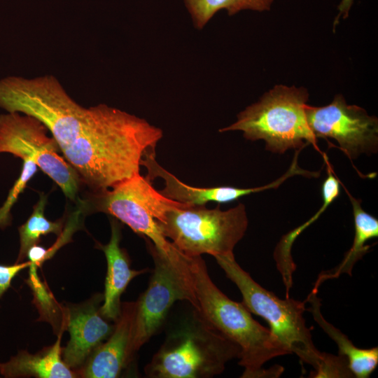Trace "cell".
<instances>
[{
  "mask_svg": "<svg viewBox=\"0 0 378 378\" xmlns=\"http://www.w3.org/2000/svg\"><path fill=\"white\" fill-rule=\"evenodd\" d=\"M162 136L145 119L102 104L88 108L78 135L61 151L79 177L101 192L140 174L145 153Z\"/></svg>",
  "mask_w": 378,
  "mask_h": 378,
  "instance_id": "cell-1",
  "label": "cell"
},
{
  "mask_svg": "<svg viewBox=\"0 0 378 378\" xmlns=\"http://www.w3.org/2000/svg\"><path fill=\"white\" fill-rule=\"evenodd\" d=\"M186 272L193 294L192 307L213 329L238 346L239 365L244 368L241 377H278L280 365L265 370L268 360L290 354L270 329L254 320L241 303L226 296L212 281L201 256L186 255Z\"/></svg>",
  "mask_w": 378,
  "mask_h": 378,
  "instance_id": "cell-2",
  "label": "cell"
},
{
  "mask_svg": "<svg viewBox=\"0 0 378 378\" xmlns=\"http://www.w3.org/2000/svg\"><path fill=\"white\" fill-rule=\"evenodd\" d=\"M189 318L166 337L144 368L150 378H209L239 358L237 344L210 327L193 308Z\"/></svg>",
  "mask_w": 378,
  "mask_h": 378,
  "instance_id": "cell-3",
  "label": "cell"
},
{
  "mask_svg": "<svg viewBox=\"0 0 378 378\" xmlns=\"http://www.w3.org/2000/svg\"><path fill=\"white\" fill-rule=\"evenodd\" d=\"M308 97L304 88L276 85L240 112L234 123L219 132L240 130L246 139L264 140L266 149L276 153L301 150L309 144L319 150L307 119Z\"/></svg>",
  "mask_w": 378,
  "mask_h": 378,
  "instance_id": "cell-4",
  "label": "cell"
},
{
  "mask_svg": "<svg viewBox=\"0 0 378 378\" xmlns=\"http://www.w3.org/2000/svg\"><path fill=\"white\" fill-rule=\"evenodd\" d=\"M0 108L41 122L60 150L78 135L88 108L78 104L52 75L34 78L8 76L0 80Z\"/></svg>",
  "mask_w": 378,
  "mask_h": 378,
  "instance_id": "cell-5",
  "label": "cell"
},
{
  "mask_svg": "<svg viewBox=\"0 0 378 378\" xmlns=\"http://www.w3.org/2000/svg\"><path fill=\"white\" fill-rule=\"evenodd\" d=\"M157 222L164 237L189 257L234 254L248 227L241 203L225 211L219 205L207 209L205 205L182 204L168 209L163 220Z\"/></svg>",
  "mask_w": 378,
  "mask_h": 378,
  "instance_id": "cell-6",
  "label": "cell"
},
{
  "mask_svg": "<svg viewBox=\"0 0 378 378\" xmlns=\"http://www.w3.org/2000/svg\"><path fill=\"white\" fill-rule=\"evenodd\" d=\"M226 276L239 288L242 303L251 313L263 318L270 331L302 363L314 370L320 365L323 352L315 346L303 317L305 302L281 299L254 281L237 262L234 254L214 257Z\"/></svg>",
  "mask_w": 378,
  "mask_h": 378,
  "instance_id": "cell-7",
  "label": "cell"
},
{
  "mask_svg": "<svg viewBox=\"0 0 378 378\" xmlns=\"http://www.w3.org/2000/svg\"><path fill=\"white\" fill-rule=\"evenodd\" d=\"M181 204L163 196L153 188L152 181L138 174L101 192L97 209L127 225L159 252L172 258L179 250L164 237L157 220L162 221L168 209Z\"/></svg>",
  "mask_w": 378,
  "mask_h": 378,
  "instance_id": "cell-8",
  "label": "cell"
},
{
  "mask_svg": "<svg viewBox=\"0 0 378 378\" xmlns=\"http://www.w3.org/2000/svg\"><path fill=\"white\" fill-rule=\"evenodd\" d=\"M154 270L147 289L136 302L132 348L136 353L162 326L172 305L178 300L192 304L193 294L186 266V255L179 252L169 258L147 240Z\"/></svg>",
  "mask_w": 378,
  "mask_h": 378,
  "instance_id": "cell-9",
  "label": "cell"
},
{
  "mask_svg": "<svg viewBox=\"0 0 378 378\" xmlns=\"http://www.w3.org/2000/svg\"><path fill=\"white\" fill-rule=\"evenodd\" d=\"M47 128L36 119L19 113L0 115V154L10 153L34 160L64 194L74 200L80 177L73 167L58 154L59 146Z\"/></svg>",
  "mask_w": 378,
  "mask_h": 378,
  "instance_id": "cell-10",
  "label": "cell"
},
{
  "mask_svg": "<svg viewBox=\"0 0 378 378\" xmlns=\"http://www.w3.org/2000/svg\"><path fill=\"white\" fill-rule=\"evenodd\" d=\"M308 125L316 138H331L350 160L378 150V120L356 105H349L341 94L328 105L305 108Z\"/></svg>",
  "mask_w": 378,
  "mask_h": 378,
  "instance_id": "cell-11",
  "label": "cell"
},
{
  "mask_svg": "<svg viewBox=\"0 0 378 378\" xmlns=\"http://www.w3.org/2000/svg\"><path fill=\"white\" fill-rule=\"evenodd\" d=\"M103 298L102 294H97L84 303L65 309L64 323L70 340L62 349V358L71 370L80 369L113 330L114 325L100 312Z\"/></svg>",
  "mask_w": 378,
  "mask_h": 378,
  "instance_id": "cell-12",
  "label": "cell"
},
{
  "mask_svg": "<svg viewBox=\"0 0 378 378\" xmlns=\"http://www.w3.org/2000/svg\"><path fill=\"white\" fill-rule=\"evenodd\" d=\"M136 302L121 304L113 330L105 342L92 353L77 370V376L87 378L118 377L132 362Z\"/></svg>",
  "mask_w": 378,
  "mask_h": 378,
  "instance_id": "cell-13",
  "label": "cell"
},
{
  "mask_svg": "<svg viewBox=\"0 0 378 378\" xmlns=\"http://www.w3.org/2000/svg\"><path fill=\"white\" fill-rule=\"evenodd\" d=\"M141 166L147 169L146 178L153 182L156 178H162L164 188L159 192L165 197L190 206L205 205L209 202L218 204L229 203L239 198L269 188L279 187L288 178L286 174L275 181L260 187L240 188L232 186L198 188L187 185L174 174L161 167L156 160L155 149L147 151L141 161Z\"/></svg>",
  "mask_w": 378,
  "mask_h": 378,
  "instance_id": "cell-14",
  "label": "cell"
},
{
  "mask_svg": "<svg viewBox=\"0 0 378 378\" xmlns=\"http://www.w3.org/2000/svg\"><path fill=\"white\" fill-rule=\"evenodd\" d=\"M111 234L108 244H99L98 247L105 254L107 272L104 283L102 315L108 321H115L120 312V296L129 283L136 276L146 273L148 269L132 270L127 253L120 248L121 230L114 220L111 222Z\"/></svg>",
  "mask_w": 378,
  "mask_h": 378,
  "instance_id": "cell-15",
  "label": "cell"
},
{
  "mask_svg": "<svg viewBox=\"0 0 378 378\" xmlns=\"http://www.w3.org/2000/svg\"><path fill=\"white\" fill-rule=\"evenodd\" d=\"M60 329L56 342L35 354L20 351L8 362L0 365V373L5 377H35L41 378L77 377L62 358Z\"/></svg>",
  "mask_w": 378,
  "mask_h": 378,
  "instance_id": "cell-16",
  "label": "cell"
},
{
  "mask_svg": "<svg viewBox=\"0 0 378 378\" xmlns=\"http://www.w3.org/2000/svg\"><path fill=\"white\" fill-rule=\"evenodd\" d=\"M311 304L309 309L315 321L336 343L339 355L344 357L354 377L368 378L378 365V348L360 349L356 346L346 335L328 322L321 312L320 299L317 291L312 290L307 298Z\"/></svg>",
  "mask_w": 378,
  "mask_h": 378,
  "instance_id": "cell-17",
  "label": "cell"
},
{
  "mask_svg": "<svg viewBox=\"0 0 378 378\" xmlns=\"http://www.w3.org/2000/svg\"><path fill=\"white\" fill-rule=\"evenodd\" d=\"M346 193L352 204L354 219L355 235L353 244L338 266L320 274L313 288L316 291L326 280L337 278L343 273L351 275L354 264L370 249V246L366 245V241L378 236V220L362 209L360 200L354 198L348 192Z\"/></svg>",
  "mask_w": 378,
  "mask_h": 378,
  "instance_id": "cell-18",
  "label": "cell"
},
{
  "mask_svg": "<svg viewBox=\"0 0 378 378\" xmlns=\"http://www.w3.org/2000/svg\"><path fill=\"white\" fill-rule=\"evenodd\" d=\"M184 1L195 27L201 29L214 14L221 9L227 10L230 15L244 9L262 11L270 10L273 0H184Z\"/></svg>",
  "mask_w": 378,
  "mask_h": 378,
  "instance_id": "cell-19",
  "label": "cell"
},
{
  "mask_svg": "<svg viewBox=\"0 0 378 378\" xmlns=\"http://www.w3.org/2000/svg\"><path fill=\"white\" fill-rule=\"evenodd\" d=\"M46 202V196L41 195L29 218L19 227L20 249L15 263H20L24 260L29 248L37 244L41 236L50 233L57 235L61 234L62 222L50 221L44 215Z\"/></svg>",
  "mask_w": 378,
  "mask_h": 378,
  "instance_id": "cell-20",
  "label": "cell"
},
{
  "mask_svg": "<svg viewBox=\"0 0 378 378\" xmlns=\"http://www.w3.org/2000/svg\"><path fill=\"white\" fill-rule=\"evenodd\" d=\"M326 164L328 176L323 183L322 186V196L323 205L320 209L305 223L300 227L295 229L288 234L284 236L282 240L279 242L276 250V256L279 257V262L290 261V248L293 242L298 234L304 230L307 226L315 221L320 215L332 204V202L339 196L340 194V182L332 174L331 167L328 162V158L326 155L323 156Z\"/></svg>",
  "mask_w": 378,
  "mask_h": 378,
  "instance_id": "cell-21",
  "label": "cell"
},
{
  "mask_svg": "<svg viewBox=\"0 0 378 378\" xmlns=\"http://www.w3.org/2000/svg\"><path fill=\"white\" fill-rule=\"evenodd\" d=\"M22 160L23 164L21 174L10 190L6 201L0 207V227L6 225L9 222L10 209L26 187L27 182L37 171L38 166L33 159L27 158Z\"/></svg>",
  "mask_w": 378,
  "mask_h": 378,
  "instance_id": "cell-22",
  "label": "cell"
},
{
  "mask_svg": "<svg viewBox=\"0 0 378 378\" xmlns=\"http://www.w3.org/2000/svg\"><path fill=\"white\" fill-rule=\"evenodd\" d=\"M309 377L314 378H349L354 377V375L350 371L348 362L344 357L339 354L335 356L323 352L322 362L317 369L314 370Z\"/></svg>",
  "mask_w": 378,
  "mask_h": 378,
  "instance_id": "cell-23",
  "label": "cell"
},
{
  "mask_svg": "<svg viewBox=\"0 0 378 378\" xmlns=\"http://www.w3.org/2000/svg\"><path fill=\"white\" fill-rule=\"evenodd\" d=\"M30 262L15 263L11 265H0V298L8 289L12 280L22 270L29 267Z\"/></svg>",
  "mask_w": 378,
  "mask_h": 378,
  "instance_id": "cell-24",
  "label": "cell"
},
{
  "mask_svg": "<svg viewBox=\"0 0 378 378\" xmlns=\"http://www.w3.org/2000/svg\"><path fill=\"white\" fill-rule=\"evenodd\" d=\"M49 253L48 251L43 247L34 244L28 250L27 256L30 263L37 267L48 258Z\"/></svg>",
  "mask_w": 378,
  "mask_h": 378,
  "instance_id": "cell-25",
  "label": "cell"
},
{
  "mask_svg": "<svg viewBox=\"0 0 378 378\" xmlns=\"http://www.w3.org/2000/svg\"><path fill=\"white\" fill-rule=\"evenodd\" d=\"M354 0H342L340 4L338 6L340 13L337 16L334 24H335L340 16H343V18L348 17L349 11L351 8V6L353 4Z\"/></svg>",
  "mask_w": 378,
  "mask_h": 378,
  "instance_id": "cell-26",
  "label": "cell"
},
{
  "mask_svg": "<svg viewBox=\"0 0 378 378\" xmlns=\"http://www.w3.org/2000/svg\"><path fill=\"white\" fill-rule=\"evenodd\" d=\"M1 365V364H0Z\"/></svg>",
  "mask_w": 378,
  "mask_h": 378,
  "instance_id": "cell-27",
  "label": "cell"
}]
</instances>
